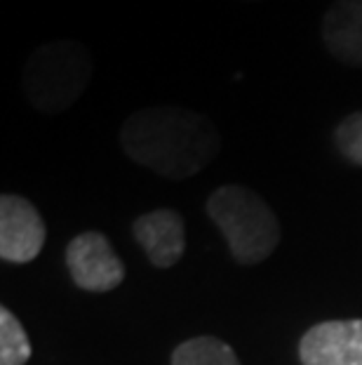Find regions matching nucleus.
Wrapping results in <instances>:
<instances>
[{
    "mask_svg": "<svg viewBox=\"0 0 362 365\" xmlns=\"http://www.w3.org/2000/svg\"><path fill=\"white\" fill-rule=\"evenodd\" d=\"M125 156L165 180H191L219 156L221 135L210 115L183 106H146L120 125Z\"/></svg>",
    "mask_w": 362,
    "mask_h": 365,
    "instance_id": "nucleus-1",
    "label": "nucleus"
},
{
    "mask_svg": "<svg viewBox=\"0 0 362 365\" xmlns=\"http://www.w3.org/2000/svg\"><path fill=\"white\" fill-rule=\"evenodd\" d=\"M95 71L87 45L80 41H50L28 54L21 71L26 102L41 113L68 111L85 95Z\"/></svg>",
    "mask_w": 362,
    "mask_h": 365,
    "instance_id": "nucleus-2",
    "label": "nucleus"
},
{
    "mask_svg": "<svg viewBox=\"0 0 362 365\" xmlns=\"http://www.w3.org/2000/svg\"><path fill=\"white\" fill-rule=\"evenodd\" d=\"M207 215L228 243L235 262L254 267L268 259L280 243L278 217L257 191L243 184H223L205 203Z\"/></svg>",
    "mask_w": 362,
    "mask_h": 365,
    "instance_id": "nucleus-3",
    "label": "nucleus"
},
{
    "mask_svg": "<svg viewBox=\"0 0 362 365\" xmlns=\"http://www.w3.org/2000/svg\"><path fill=\"white\" fill-rule=\"evenodd\" d=\"M66 269L85 292H111L125 281V264L111 240L99 231H82L66 245Z\"/></svg>",
    "mask_w": 362,
    "mask_h": 365,
    "instance_id": "nucleus-4",
    "label": "nucleus"
},
{
    "mask_svg": "<svg viewBox=\"0 0 362 365\" xmlns=\"http://www.w3.org/2000/svg\"><path fill=\"white\" fill-rule=\"evenodd\" d=\"M48 229L38 207L17 193L0 196V257L28 264L43 252Z\"/></svg>",
    "mask_w": 362,
    "mask_h": 365,
    "instance_id": "nucleus-5",
    "label": "nucleus"
},
{
    "mask_svg": "<svg viewBox=\"0 0 362 365\" xmlns=\"http://www.w3.org/2000/svg\"><path fill=\"white\" fill-rule=\"evenodd\" d=\"M302 365H362V321H322L299 341Z\"/></svg>",
    "mask_w": 362,
    "mask_h": 365,
    "instance_id": "nucleus-6",
    "label": "nucleus"
},
{
    "mask_svg": "<svg viewBox=\"0 0 362 365\" xmlns=\"http://www.w3.org/2000/svg\"><path fill=\"white\" fill-rule=\"evenodd\" d=\"M132 236L156 269L174 267L186 250L183 217L172 207H158L139 215L132 222Z\"/></svg>",
    "mask_w": 362,
    "mask_h": 365,
    "instance_id": "nucleus-7",
    "label": "nucleus"
},
{
    "mask_svg": "<svg viewBox=\"0 0 362 365\" xmlns=\"http://www.w3.org/2000/svg\"><path fill=\"white\" fill-rule=\"evenodd\" d=\"M320 36L329 57L362 68V0H334L322 14Z\"/></svg>",
    "mask_w": 362,
    "mask_h": 365,
    "instance_id": "nucleus-8",
    "label": "nucleus"
},
{
    "mask_svg": "<svg viewBox=\"0 0 362 365\" xmlns=\"http://www.w3.org/2000/svg\"><path fill=\"white\" fill-rule=\"evenodd\" d=\"M172 365H240L233 346L219 337H193L172 351Z\"/></svg>",
    "mask_w": 362,
    "mask_h": 365,
    "instance_id": "nucleus-9",
    "label": "nucleus"
},
{
    "mask_svg": "<svg viewBox=\"0 0 362 365\" xmlns=\"http://www.w3.org/2000/svg\"><path fill=\"white\" fill-rule=\"evenodd\" d=\"M33 349L19 318L10 309H0V365H26Z\"/></svg>",
    "mask_w": 362,
    "mask_h": 365,
    "instance_id": "nucleus-10",
    "label": "nucleus"
},
{
    "mask_svg": "<svg viewBox=\"0 0 362 365\" xmlns=\"http://www.w3.org/2000/svg\"><path fill=\"white\" fill-rule=\"evenodd\" d=\"M334 146L346 163L362 168V111H353L334 128Z\"/></svg>",
    "mask_w": 362,
    "mask_h": 365,
    "instance_id": "nucleus-11",
    "label": "nucleus"
},
{
    "mask_svg": "<svg viewBox=\"0 0 362 365\" xmlns=\"http://www.w3.org/2000/svg\"><path fill=\"white\" fill-rule=\"evenodd\" d=\"M250 3H259V0H250Z\"/></svg>",
    "mask_w": 362,
    "mask_h": 365,
    "instance_id": "nucleus-12",
    "label": "nucleus"
}]
</instances>
